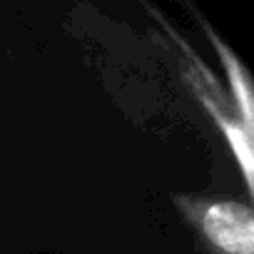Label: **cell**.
<instances>
[{
    "label": "cell",
    "instance_id": "3957f363",
    "mask_svg": "<svg viewBox=\"0 0 254 254\" xmlns=\"http://www.w3.org/2000/svg\"><path fill=\"white\" fill-rule=\"evenodd\" d=\"M192 13H194V18H197L202 33L207 35V40H209L214 55L219 58V65H222L224 77H227V92H229V97H232V102H234L239 117H242L249 127H254V90H252V77H249L247 67L242 65L239 55L224 43V38L212 28V23H209L199 10H192Z\"/></svg>",
    "mask_w": 254,
    "mask_h": 254
},
{
    "label": "cell",
    "instance_id": "7a4b0ae2",
    "mask_svg": "<svg viewBox=\"0 0 254 254\" xmlns=\"http://www.w3.org/2000/svg\"><path fill=\"white\" fill-rule=\"evenodd\" d=\"M172 207L207 254H254L252 204L234 197L172 194Z\"/></svg>",
    "mask_w": 254,
    "mask_h": 254
},
{
    "label": "cell",
    "instance_id": "6da1fadb",
    "mask_svg": "<svg viewBox=\"0 0 254 254\" xmlns=\"http://www.w3.org/2000/svg\"><path fill=\"white\" fill-rule=\"evenodd\" d=\"M145 10L150 13L152 20H157V25L162 28L172 50H177V63H180V72H182L185 85L192 90L199 107L212 120V125L217 127L219 137L224 140L229 155L234 157V165L242 175V185H244L247 194H254V127H249L239 117L227 87L217 80L212 67L187 43V38L170 23V18L147 3H145Z\"/></svg>",
    "mask_w": 254,
    "mask_h": 254
}]
</instances>
